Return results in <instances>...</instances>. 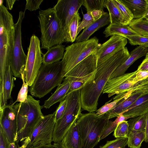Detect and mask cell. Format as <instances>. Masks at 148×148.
<instances>
[{"instance_id": "44", "label": "cell", "mask_w": 148, "mask_h": 148, "mask_svg": "<svg viewBox=\"0 0 148 148\" xmlns=\"http://www.w3.org/2000/svg\"><path fill=\"white\" fill-rule=\"evenodd\" d=\"M148 78V71H137L135 76L137 82L142 81Z\"/></svg>"}, {"instance_id": "38", "label": "cell", "mask_w": 148, "mask_h": 148, "mask_svg": "<svg viewBox=\"0 0 148 148\" xmlns=\"http://www.w3.org/2000/svg\"><path fill=\"white\" fill-rule=\"evenodd\" d=\"M127 138H116L113 140L107 141L105 145L99 148H125L127 144Z\"/></svg>"}, {"instance_id": "1", "label": "cell", "mask_w": 148, "mask_h": 148, "mask_svg": "<svg viewBox=\"0 0 148 148\" xmlns=\"http://www.w3.org/2000/svg\"><path fill=\"white\" fill-rule=\"evenodd\" d=\"M130 56V53L125 47L97 67L93 79L81 89V100L84 110L89 112L97 111L99 97L111 75Z\"/></svg>"}, {"instance_id": "16", "label": "cell", "mask_w": 148, "mask_h": 148, "mask_svg": "<svg viewBox=\"0 0 148 148\" xmlns=\"http://www.w3.org/2000/svg\"><path fill=\"white\" fill-rule=\"evenodd\" d=\"M0 127L10 143L16 142L18 138L17 118L12 104L6 105L0 110Z\"/></svg>"}, {"instance_id": "15", "label": "cell", "mask_w": 148, "mask_h": 148, "mask_svg": "<svg viewBox=\"0 0 148 148\" xmlns=\"http://www.w3.org/2000/svg\"><path fill=\"white\" fill-rule=\"evenodd\" d=\"M137 70L132 72L109 79L107 82L102 93L108 94V97L125 92L132 87L137 82L135 78Z\"/></svg>"}, {"instance_id": "6", "label": "cell", "mask_w": 148, "mask_h": 148, "mask_svg": "<svg viewBox=\"0 0 148 148\" xmlns=\"http://www.w3.org/2000/svg\"><path fill=\"white\" fill-rule=\"evenodd\" d=\"M64 78L61 61L47 65L42 64L29 92L32 96L40 98L60 84Z\"/></svg>"}, {"instance_id": "35", "label": "cell", "mask_w": 148, "mask_h": 148, "mask_svg": "<svg viewBox=\"0 0 148 148\" xmlns=\"http://www.w3.org/2000/svg\"><path fill=\"white\" fill-rule=\"evenodd\" d=\"M129 131V125L127 121H123L118 123L114 131L113 135L116 138H127Z\"/></svg>"}, {"instance_id": "20", "label": "cell", "mask_w": 148, "mask_h": 148, "mask_svg": "<svg viewBox=\"0 0 148 148\" xmlns=\"http://www.w3.org/2000/svg\"><path fill=\"white\" fill-rule=\"evenodd\" d=\"M148 112V93L137 99L122 113L128 119L147 114Z\"/></svg>"}, {"instance_id": "39", "label": "cell", "mask_w": 148, "mask_h": 148, "mask_svg": "<svg viewBox=\"0 0 148 148\" xmlns=\"http://www.w3.org/2000/svg\"><path fill=\"white\" fill-rule=\"evenodd\" d=\"M123 37L128 40L132 45H143L148 43L147 37L140 35H126Z\"/></svg>"}, {"instance_id": "2", "label": "cell", "mask_w": 148, "mask_h": 148, "mask_svg": "<svg viewBox=\"0 0 148 148\" xmlns=\"http://www.w3.org/2000/svg\"><path fill=\"white\" fill-rule=\"evenodd\" d=\"M40 101L30 95L24 102L12 105L17 121L18 138L16 142L23 141L29 137L43 117Z\"/></svg>"}, {"instance_id": "36", "label": "cell", "mask_w": 148, "mask_h": 148, "mask_svg": "<svg viewBox=\"0 0 148 148\" xmlns=\"http://www.w3.org/2000/svg\"><path fill=\"white\" fill-rule=\"evenodd\" d=\"M113 1L124 17L127 25H129L134 18L133 14L129 9L120 0H113Z\"/></svg>"}, {"instance_id": "46", "label": "cell", "mask_w": 148, "mask_h": 148, "mask_svg": "<svg viewBox=\"0 0 148 148\" xmlns=\"http://www.w3.org/2000/svg\"><path fill=\"white\" fill-rule=\"evenodd\" d=\"M137 70L138 71H148V60L145 61H143L138 66Z\"/></svg>"}, {"instance_id": "43", "label": "cell", "mask_w": 148, "mask_h": 148, "mask_svg": "<svg viewBox=\"0 0 148 148\" xmlns=\"http://www.w3.org/2000/svg\"><path fill=\"white\" fill-rule=\"evenodd\" d=\"M10 144L0 127V148H9Z\"/></svg>"}, {"instance_id": "45", "label": "cell", "mask_w": 148, "mask_h": 148, "mask_svg": "<svg viewBox=\"0 0 148 148\" xmlns=\"http://www.w3.org/2000/svg\"><path fill=\"white\" fill-rule=\"evenodd\" d=\"M94 21L100 18L105 12L103 10H94L90 12Z\"/></svg>"}, {"instance_id": "30", "label": "cell", "mask_w": 148, "mask_h": 148, "mask_svg": "<svg viewBox=\"0 0 148 148\" xmlns=\"http://www.w3.org/2000/svg\"><path fill=\"white\" fill-rule=\"evenodd\" d=\"M81 18L77 12L73 18L65 37V42H73L77 37V30Z\"/></svg>"}, {"instance_id": "47", "label": "cell", "mask_w": 148, "mask_h": 148, "mask_svg": "<svg viewBox=\"0 0 148 148\" xmlns=\"http://www.w3.org/2000/svg\"><path fill=\"white\" fill-rule=\"evenodd\" d=\"M16 1V0H6L5 1L6 8L8 10H12L14 4Z\"/></svg>"}, {"instance_id": "28", "label": "cell", "mask_w": 148, "mask_h": 148, "mask_svg": "<svg viewBox=\"0 0 148 148\" xmlns=\"http://www.w3.org/2000/svg\"><path fill=\"white\" fill-rule=\"evenodd\" d=\"M134 90L131 88L128 90L117 95L113 97L114 100L110 102L112 99L106 103L103 106L97 110L95 113L98 116L105 114L107 112L113 109L123 99L128 97L132 92Z\"/></svg>"}, {"instance_id": "48", "label": "cell", "mask_w": 148, "mask_h": 148, "mask_svg": "<svg viewBox=\"0 0 148 148\" xmlns=\"http://www.w3.org/2000/svg\"><path fill=\"white\" fill-rule=\"evenodd\" d=\"M145 131V138L144 141L146 143H147L148 142V112L147 114V118Z\"/></svg>"}, {"instance_id": "14", "label": "cell", "mask_w": 148, "mask_h": 148, "mask_svg": "<svg viewBox=\"0 0 148 148\" xmlns=\"http://www.w3.org/2000/svg\"><path fill=\"white\" fill-rule=\"evenodd\" d=\"M82 0H58L53 7L64 32V38L73 17L82 5Z\"/></svg>"}, {"instance_id": "3", "label": "cell", "mask_w": 148, "mask_h": 148, "mask_svg": "<svg viewBox=\"0 0 148 148\" xmlns=\"http://www.w3.org/2000/svg\"><path fill=\"white\" fill-rule=\"evenodd\" d=\"M0 1V83H4L13 46L14 24L13 16Z\"/></svg>"}, {"instance_id": "52", "label": "cell", "mask_w": 148, "mask_h": 148, "mask_svg": "<svg viewBox=\"0 0 148 148\" xmlns=\"http://www.w3.org/2000/svg\"><path fill=\"white\" fill-rule=\"evenodd\" d=\"M145 56V59L143 60V61H145L148 60V51H147Z\"/></svg>"}, {"instance_id": "42", "label": "cell", "mask_w": 148, "mask_h": 148, "mask_svg": "<svg viewBox=\"0 0 148 148\" xmlns=\"http://www.w3.org/2000/svg\"><path fill=\"white\" fill-rule=\"evenodd\" d=\"M66 101L65 99L60 102L55 112V120L56 122L62 116L65 111L66 106Z\"/></svg>"}, {"instance_id": "33", "label": "cell", "mask_w": 148, "mask_h": 148, "mask_svg": "<svg viewBox=\"0 0 148 148\" xmlns=\"http://www.w3.org/2000/svg\"><path fill=\"white\" fill-rule=\"evenodd\" d=\"M128 119L127 117L124 116L122 113L116 117L114 121H112L109 120L101 135L100 141L114 131L119 123L123 121H126Z\"/></svg>"}, {"instance_id": "19", "label": "cell", "mask_w": 148, "mask_h": 148, "mask_svg": "<svg viewBox=\"0 0 148 148\" xmlns=\"http://www.w3.org/2000/svg\"><path fill=\"white\" fill-rule=\"evenodd\" d=\"M110 23L109 14L105 12L100 18L94 21L84 29L82 32L76 38V42L89 40L90 36L96 31Z\"/></svg>"}, {"instance_id": "10", "label": "cell", "mask_w": 148, "mask_h": 148, "mask_svg": "<svg viewBox=\"0 0 148 148\" xmlns=\"http://www.w3.org/2000/svg\"><path fill=\"white\" fill-rule=\"evenodd\" d=\"M56 122L55 112L44 116L31 135L22 141L23 143L19 148H31L51 144Z\"/></svg>"}, {"instance_id": "31", "label": "cell", "mask_w": 148, "mask_h": 148, "mask_svg": "<svg viewBox=\"0 0 148 148\" xmlns=\"http://www.w3.org/2000/svg\"><path fill=\"white\" fill-rule=\"evenodd\" d=\"M128 25L139 35L148 37V22L144 18L134 19Z\"/></svg>"}, {"instance_id": "40", "label": "cell", "mask_w": 148, "mask_h": 148, "mask_svg": "<svg viewBox=\"0 0 148 148\" xmlns=\"http://www.w3.org/2000/svg\"><path fill=\"white\" fill-rule=\"evenodd\" d=\"M94 21L90 12H87L86 14H83V20L79 23L78 28L77 35L82 29L90 25Z\"/></svg>"}, {"instance_id": "13", "label": "cell", "mask_w": 148, "mask_h": 148, "mask_svg": "<svg viewBox=\"0 0 148 148\" xmlns=\"http://www.w3.org/2000/svg\"><path fill=\"white\" fill-rule=\"evenodd\" d=\"M127 42L125 37L114 35L101 44L94 53L97 58V67L125 48Z\"/></svg>"}, {"instance_id": "21", "label": "cell", "mask_w": 148, "mask_h": 148, "mask_svg": "<svg viewBox=\"0 0 148 148\" xmlns=\"http://www.w3.org/2000/svg\"><path fill=\"white\" fill-rule=\"evenodd\" d=\"M76 121L70 127L60 142L64 148H81L80 137Z\"/></svg>"}, {"instance_id": "22", "label": "cell", "mask_w": 148, "mask_h": 148, "mask_svg": "<svg viewBox=\"0 0 148 148\" xmlns=\"http://www.w3.org/2000/svg\"><path fill=\"white\" fill-rule=\"evenodd\" d=\"M70 83L64 78L63 82L58 86L54 92L47 100H45L42 107L46 109L58 102H61L65 99L70 89Z\"/></svg>"}, {"instance_id": "18", "label": "cell", "mask_w": 148, "mask_h": 148, "mask_svg": "<svg viewBox=\"0 0 148 148\" xmlns=\"http://www.w3.org/2000/svg\"><path fill=\"white\" fill-rule=\"evenodd\" d=\"M148 48L142 45L136 47L131 52L130 56L125 61L119 66L111 75L110 79L122 75L130 66L140 57L146 55Z\"/></svg>"}, {"instance_id": "41", "label": "cell", "mask_w": 148, "mask_h": 148, "mask_svg": "<svg viewBox=\"0 0 148 148\" xmlns=\"http://www.w3.org/2000/svg\"><path fill=\"white\" fill-rule=\"evenodd\" d=\"M43 0H27L24 11L26 10L32 11L36 10L40 8Z\"/></svg>"}, {"instance_id": "23", "label": "cell", "mask_w": 148, "mask_h": 148, "mask_svg": "<svg viewBox=\"0 0 148 148\" xmlns=\"http://www.w3.org/2000/svg\"><path fill=\"white\" fill-rule=\"evenodd\" d=\"M13 74L10 65L6 72L2 94L0 96V110L7 104L11 98V94L14 84Z\"/></svg>"}, {"instance_id": "27", "label": "cell", "mask_w": 148, "mask_h": 148, "mask_svg": "<svg viewBox=\"0 0 148 148\" xmlns=\"http://www.w3.org/2000/svg\"><path fill=\"white\" fill-rule=\"evenodd\" d=\"M104 7L107 8L108 11L110 23L127 25L126 21L114 2L113 0H105Z\"/></svg>"}, {"instance_id": "49", "label": "cell", "mask_w": 148, "mask_h": 148, "mask_svg": "<svg viewBox=\"0 0 148 148\" xmlns=\"http://www.w3.org/2000/svg\"><path fill=\"white\" fill-rule=\"evenodd\" d=\"M31 148H56L53 145L49 144L42 145Z\"/></svg>"}, {"instance_id": "26", "label": "cell", "mask_w": 148, "mask_h": 148, "mask_svg": "<svg viewBox=\"0 0 148 148\" xmlns=\"http://www.w3.org/2000/svg\"><path fill=\"white\" fill-rule=\"evenodd\" d=\"M65 49V46L62 45L51 47L43 55L42 63L47 65L60 61L63 58Z\"/></svg>"}, {"instance_id": "4", "label": "cell", "mask_w": 148, "mask_h": 148, "mask_svg": "<svg viewBox=\"0 0 148 148\" xmlns=\"http://www.w3.org/2000/svg\"><path fill=\"white\" fill-rule=\"evenodd\" d=\"M109 121L106 114L98 116L94 112L81 113L76 121L80 137L81 148H93L96 146Z\"/></svg>"}, {"instance_id": "12", "label": "cell", "mask_w": 148, "mask_h": 148, "mask_svg": "<svg viewBox=\"0 0 148 148\" xmlns=\"http://www.w3.org/2000/svg\"><path fill=\"white\" fill-rule=\"evenodd\" d=\"M40 41L35 35L31 37L28 48L26 62L24 69V79L29 86H31L35 79L43 63Z\"/></svg>"}, {"instance_id": "32", "label": "cell", "mask_w": 148, "mask_h": 148, "mask_svg": "<svg viewBox=\"0 0 148 148\" xmlns=\"http://www.w3.org/2000/svg\"><path fill=\"white\" fill-rule=\"evenodd\" d=\"M147 114L131 118L127 121L129 125V132L145 130Z\"/></svg>"}, {"instance_id": "37", "label": "cell", "mask_w": 148, "mask_h": 148, "mask_svg": "<svg viewBox=\"0 0 148 148\" xmlns=\"http://www.w3.org/2000/svg\"><path fill=\"white\" fill-rule=\"evenodd\" d=\"M24 70L21 73V78L23 81V84L18 93L16 100L12 104L13 105L17 102H24L27 99L28 86L25 81Z\"/></svg>"}, {"instance_id": "11", "label": "cell", "mask_w": 148, "mask_h": 148, "mask_svg": "<svg viewBox=\"0 0 148 148\" xmlns=\"http://www.w3.org/2000/svg\"><path fill=\"white\" fill-rule=\"evenodd\" d=\"M25 11H20L17 22L14 24L13 46L9 61V65L15 77H21V73L24 70L27 56L23 50L22 44L21 26Z\"/></svg>"}, {"instance_id": "29", "label": "cell", "mask_w": 148, "mask_h": 148, "mask_svg": "<svg viewBox=\"0 0 148 148\" xmlns=\"http://www.w3.org/2000/svg\"><path fill=\"white\" fill-rule=\"evenodd\" d=\"M145 138V130L129 132L127 145L130 148H140Z\"/></svg>"}, {"instance_id": "25", "label": "cell", "mask_w": 148, "mask_h": 148, "mask_svg": "<svg viewBox=\"0 0 148 148\" xmlns=\"http://www.w3.org/2000/svg\"><path fill=\"white\" fill-rule=\"evenodd\" d=\"M103 33L106 38L114 35L123 36L126 35H139L128 25L118 24L110 23Z\"/></svg>"}, {"instance_id": "50", "label": "cell", "mask_w": 148, "mask_h": 148, "mask_svg": "<svg viewBox=\"0 0 148 148\" xmlns=\"http://www.w3.org/2000/svg\"><path fill=\"white\" fill-rule=\"evenodd\" d=\"M147 2V5L145 12L142 17L145 19L148 22V0H146Z\"/></svg>"}, {"instance_id": "34", "label": "cell", "mask_w": 148, "mask_h": 148, "mask_svg": "<svg viewBox=\"0 0 148 148\" xmlns=\"http://www.w3.org/2000/svg\"><path fill=\"white\" fill-rule=\"evenodd\" d=\"M82 5L86 8L87 12L103 10L105 0H82Z\"/></svg>"}, {"instance_id": "51", "label": "cell", "mask_w": 148, "mask_h": 148, "mask_svg": "<svg viewBox=\"0 0 148 148\" xmlns=\"http://www.w3.org/2000/svg\"><path fill=\"white\" fill-rule=\"evenodd\" d=\"M19 146L18 143L14 142L10 143L9 148H19Z\"/></svg>"}, {"instance_id": "24", "label": "cell", "mask_w": 148, "mask_h": 148, "mask_svg": "<svg viewBox=\"0 0 148 148\" xmlns=\"http://www.w3.org/2000/svg\"><path fill=\"white\" fill-rule=\"evenodd\" d=\"M130 11L134 19L142 17L146 9V0H120Z\"/></svg>"}, {"instance_id": "7", "label": "cell", "mask_w": 148, "mask_h": 148, "mask_svg": "<svg viewBox=\"0 0 148 148\" xmlns=\"http://www.w3.org/2000/svg\"><path fill=\"white\" fill-rule=\"evenodd\" d=\"M81 89L68 94L65 98L66 106L62 117L56 122L53 141L60 142L69 129L81 113Z\"/></svg>"}, {"instance_id": "9", "label": "cell", "mask_w": 148, "mask_h": 148, "mask_svg": "<svg viewBox=\"0 0 148 148\" xmlns=\"http://www.w3.org/2000/svg\"><path fill=\"white\" fill-rule=\"evenodd\" d=\"M97 71V58L93 53L72 69L65 76L70 83L69 94L81 89L89 81L94 78Z\"/></svg>"}, {"instance_id": "17", "label": "cell", "mask_w": 148, "mask_h": 148, "mask_svg": "<svg viewBox=\"0 0 148 148\" xmlns=\"http://www.w3.org/2000/svg\"><path fill=\"white\" fill-rule=\"evenodd\" d=\"M147 93L148 78L136 83L131 94L127 98L122 100L113 109L105 114L108 116L109 119L117 117L125 111L139 98Z\"/></svg>"}, {"instance_id": "53", "label": "cell", "mask_w": 148, "mask_h": 148, "mask_svg": "<svg viewBox=\"0 0 148 148\" xmlns=\"http://www.w3.org/2000/svg\"><path fill=\"white\" fill-rule=\"evenodd\" d=\"M142 45L148 48V43Z\"/></svg>"}, {"instance_id": "5", "label": "cell", "mask_w": 148, "mask_h": 148, "mask_svg": "<svg viewBox=\"0 0 148 148\" xmlns=\"http://www.w3.org/2000/svg\"><path fill=\"white\" fill-rule=\"evenodd\" d=\"M41 48L48 50L65 42L64 32L53 7L39 11Z\"/></svg>"}, {"instance_id": "8", "label": "cell", "mask_w": 148, "mask_h": 148, "mask_svg": "<svg viewBox=\"0 0 148 148\" xmlns=\"http://www.w3.org/2000/svg\"><path fill=\"white\" fill-rule=\"evenodd\" d=\"M100 44L96 37L83 41L75 42L65 48L62 64L64 77L76 65L86 58L95 53Z\"/></svg>"}]
</instances>
